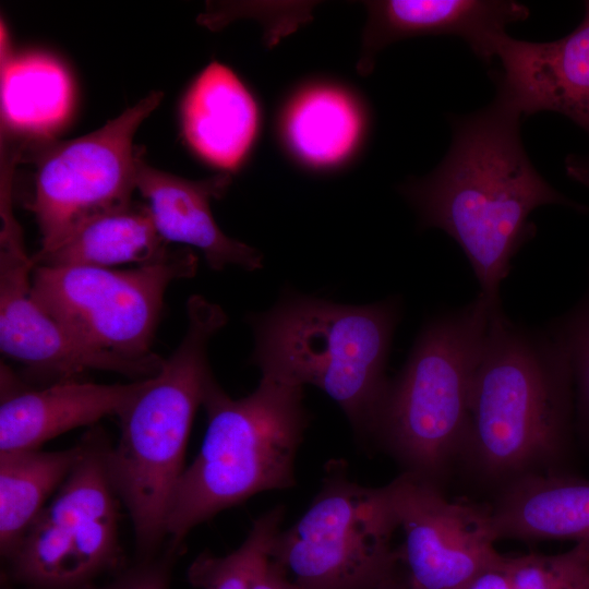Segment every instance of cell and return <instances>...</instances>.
<instances>
[{
  "instance_id": "cell-28",
  "label": "cell",
  "mask_w": 589,
  "mask_h": 589,
  "mask_svg": "<svg viewBox=\"0 0 589 589\" xmlns=\"http://www.w3.org/2000/svg\"><path fill=\"white\" fill-rule=\"evenodd\" d=\"M250 589H299L287 572L269 558L254 579Z\"/></svg>"
},
{
  "instance_id": "cell-6",
  "label": "cell",
  "mask_w": 589,
  "mask_h": 589,
  "mask_svg": "<svg viewBox=\"0 0 589 589\" xmlns=\"http://www.w3.org/2000/svg\"><path fill=\"white\" fill-rule=\"evenodd\" d=\"M500 302L479 293L429 321L402 370L388 382L372 434L405 472L437 484L461 454L474 372L492 309Z\"/></svg>"
},
{
  "instance_id": "cell-23",
  "label": "cell",
  "mask_w": 589,
  "mask_h": 589,
  "mask_svg": "<svg viewBox=\"0 0 589 589\" xmlns=\"http://www.w3.org/2000/svg\"><path fill=\"white\" fill-rule=\"evenodd\" d=\"M285 508L275 506L254 520L244 541L227 555L204 551L190 564L187 578L196 589H250L271 558L274 540L281 530Z\"/></svg>"
},
{
  "instance_id": "cell-2",
  "label": "cell",
  "mask_w": 589,
  "mask_h": 589,
  "mask_svg": "<svg viewBox=\"0 0 589 589\" xmlns=\"http://www.w3.org/2000/svg\"><path fill=\"white\" fill-rule=\"evenodd\" d=\"M568 360L552 334L491 312L474 372L462 448L490 479L556 472L570 442L574 406Z\"/></svg>"
},
{
  "instance_id": "cell-9",
  "label": "cell",
  "mask_w": 589,
  "mask_h": 589,
  "mask_svg": "<svg viewBox=\"0 0 589 589\" xmlns=\"http://www.w3.org/2000/svg\"><path fill=\"white\" fill-rule=\"evenodd\" d=\"M161 98L163 92H152L101 128L73 140L25 139L19 160L34 165L27 208L39 228V253L59 247L87 220L133 202L141 148L133 139Z\"/></svg>"
},
{
  "instance_id": "cell-19",
  "label": "cell",
  "mask_w": 589,
  "mask_h": 589,
  "mask_svg": "<svg viewBox=\"0 0 589 589\" xmlns=\"http://www.w3.org/2000/svg\"><path fill=\"white\" fill-rule=\"evenodd\" d=\"M496 540H573L589 545V480L562 471L505 485L491 507Z\"/></svg>"
},
{
  "instance_id": "cell-26",
  "label": "cell",
  "mask_w": 589,
  "mask_h": 589,
  "mask_svg": "<svg viewBox=\"0 0 589 589\" xmlns=\"http://www.w3.org/2000/svg\"><path fill=\"white\" fill-rule=\"evenodd\" d=\"M173 553L161 557L137 561L134 566L119 570L108 584L95 589H169Z\"/></svg>"
},
{
  "instance_id": "cell-24",
  "label": "cell",
  "mask_w": 589,
  "mask_h": 589,
  "mask_svg": "<svg viewBox=\"0 0 589 589\" xmlns=\"http://www.w3.org/2000/svg\"><path fill=\"white\" fill-rule=\"evenodd\" d=\"M589 545L576 543L569 551L512 557L510 589H587Z\"/></svg>"
},
{
  "instance_id": "cell-20",
  "label": "cell",
  "mask_w": 589,
  "mask_h": 589,
  "mask_svg": "<svg viewBox=\"0 0 589 589\" xmlns=\"http://www.w3.org/2000/svg\"><path fill=\"white\" fill-rule=\"evenodd\" d=\"M171 249L158 233L148 206L137 202L98 215L59 247L32 256L35 266L109 267L123 263L149 264Z\"/></svg>"
},
{
  "instance_id": "cell-18",
  "label": "cell",
  "mask_w": 589,
  "mask_h": 589,
  "mask_svg": "<svg viewBox=\"0 0 589 589\" xmlns=\"http://www.w3.org/2000/svg\"><path fill=\"white\" fill-rule=\"evenodd\" d=\"M182 132L206 163L236 170L260 129V109L248 87L227 65L212 61L195 77L181 105Z\"/></svg>"
},
{
  "instance_id": "cell-29",
  "label": "cell",
  "mask_w": 589,
  "mask_h": 589,
  "mask_svg": "<svg viewBox=\"0 0 589 589\" xmlns=\"http://www.w3.org/2000/svg\"><path fill=\"white\" fill-rule=\"evenodd\" d=\"M371 589H409L405 573L400 564L398 567Z\"/></svg>"
},
{
  "instance_id": "cell-4",
  "label": "cell",
  "mask_w": 589,
  "mask_h": 589,
  "mask_svg": "<svg viewBox=\"0 0 589 589\" xmlns=\"http://www.w3.org/2000/svg\"><path fill=\"white\" fill-rule=\"evenodd\" d=\"M202 406L207 426L197 456L185 467L167 516L168 549L200 524L253 495L291 488L309 413L303 387L262 374L248 396L231 398L208 382Z\"/></svg>"
},
{
  "instance_id": "cell-25",
  "label": "cell",
  "mask_w": 589,
  "mask_h": 589,
  "mask_svg": "<svg viewBox=\"0 0 589 589\" xmlns=\"http://www.w3.org/2000/svg\"><path fill=\"white\" fill-rule=\"evenodd\" d=\"M549 332L568 360L579 422L589 432V291Z\"/></svg>"
},
{
  "instance_id": "cell-21",
  "label": "cell",
  "mask_w": 589,
  "mask_h": 589,
  "mask_svg": "<svg viewBox=\"0 0 589 589\" xmlns=\"http://www.w3.org/2000/svg\"><path fill=\"white\" fill-rule=\"evenodd\" d=\"M1 41L2 128L15 133L47 137L68 118L73 86L65 69L55 58L29 52L9 56Z\"/></svg>"
},
{
  "instance_id": "cell-17",
  "label": "cell",
  "mask_w": 589,
  "mask_h": 589,
  "mask_svg": "<svg viewBox=\"0 0 589 589\" xmlns=\"http://www.w3.org/2000/svg\"><path fill=\"white\" fill-rule=\"evenodd\" d=\"M368 121L363 101L351 89L316 81L288 97L279 112L277 131L294 161L312 170H330L359 152Z\"/></svg>"
},
{
  "instance_id": "cell-3",
  "label": "cell",
  "mask_w": 589,
  "mask_h": 589,
  "mask_svg": "<svg viewBox=\"0 0 589 589\" xmlns=\"http://www.w3.org/2000/svg\"><path fill=\"white\" fill-rule=\"evenodd\" d=\"M187 315L177 349L117 416L120 435L107 450V472L131 518L137 561L155 557L167 538L168 510L185 469L193 419L213 377L208 344L228 320L218 304L199 294L189 298Z\"/></svg>"
},
{
  "instance_id": "cell-14",
  "label": "cell",
  "mask_w": 589,
  "mask_h": 589,
  "mask_svg": "<svg viewBox=\"0 0 589 589\" xmlns=\"http://www.w3.org/2000/svg\"><path fill=\"white\" fill-rule=\"evenodd\" d=\"M366 22L357 62L369 75L378 52L401 39L429 35H456L485 63L496 57L506 25L529 15L526 5L512 0H373L364 1Z\"/></svg>"
},
{
  "instance_id": "cell-12",
  "label": "cell",
  "mask_w": 589,
  "mask_h": 589,
  "mask_svg": "<svg viewBox=\"0 0 589 589\" xmlns=\"http://www.w3.org/2000/svg\"><path fill=\"white\" fill-rule=\"evenodd\" d=\"M34 268L17 221L2 223L0 349L5 357L22 363L32 375L57 382L75 380L89 370L116 372L136 381L159 372L163 358L132 361L96 350L49 315L31 293Z\"/></svg>"
},
{
  "instance_id": "cell-7",
  "label": "cell",
  "mask_w": 589,
  "mask_h": 589,
  "mask_svg": "<svg viewBox=\"0 0 589 589\" xmlns=\"http://www.w3.org/2000/svg\"><path fill=\"white\" fill-rule=\"evenodd\" d=\"M387 485L369 488L332 460L305 513L276 536L271 558L299 589H371L400 564Z\"/></svg>"
},
{
  "instance_id": "cell-8",
  "label": "cell",
  "mask_w": 589,
  "mask_h": 589,
  "mask_svg": "<svg viewBox=\"0 0 589 589\" xmlns=\"http://www.w3.org/2000/svg\"><path fill=\"white\" fill-rule=\"evenodd\" d=\"M70 474L5 560V580L24 589H95L119 569L118 498L106 456L110 442L95 425Z\"/></svg>"
},
{
  "instance_id": "cell-16",
  "label": "cell",
  "mask_w": 589,
  "mask_h": 589,
  "mask_svg": "<svg viewBox=\"0 0 589 589\" xmlns=\"http://www.w3.org/2000/svg\"><path fill=\"white\" fill-rule=\"evenodd\" d=\"M1 366L0 452L38 449L72 429L94 426L106 416H118L142 385L55 382L45 388L16 386Z\"/></svg>"
},
{
  "instance_id": "cell-10",
  "label": "cell",
  "mask_w": 589,
  "mask_h": 589,
  "mask_svg": "<svg viewBox=\"0 0 589 589\" xmlns=\"http://www.w3.org/2000/svg\"><path fill=\"white\" fill-rule=\"evenodd\" d=\"M196 271L197 257L189 249L171 250L160 261L125 271L37 265L31 293L49 315L94 349L152 361L160 358L151 345L166 289Z\"/></svg>"
},
{
  "instance_id": "cell-13",
  "label": "cell",
  "mask_w": 589,
  "mask_h": 589,
  "mask_svg": "<svg viewBox=\"0 0 589 589\" xmlns=\"http://www.w3.org/2000/svg\"><path fill=\"white\" fill-rule=\"evenodd\" d=\"M585 16L568 35L533 43L501 37L496 57L497 94L522 118L539 111L561 113L589 134V1ZM569 173L589 184V155L568 161Z\"/></svg>"
},
{
  "instance_id": "cell-15",
  "label": "cell",
  "mask_w": 589,
  "mask_h": 589,
  "mask_svg": "<svg viewBox=\"0 0 589 589\" xmlns=\"http://www.w3.org/2000/svg\"><path fill=\"white\" fill-rule=\"evenodd\" d=\"M231 183L228 172L190 180L148 165L140 148L135 185L147 200L154 225L166 242L199 249L214 271L236 265L245 271L263 266L262 253L232 239L216 224L211 201L225 195Z\"/></svg>"
},
{
  "instance_id": "cell-22",
  "label": "cell",
  "mask_w": 589,
  "mask_h": 589,
  "mask_svg": "<svg viewBox=\"0 0 589 589\" xmlns=\"http://www.w3.org/2000/svg\"><path fill=\"white\" fill-rule=\"evenodd\" d=\"M82 452L81 442L55 452H0V552L4 561L75 467Z\"/></svg>"
},
{
  "instance_id": "cell-27",
  "label": "cell",
  "mask_w": 589,
  "mask_h": 589,
  "mask_svg": "<svg viewBox=\"0 0 589 589\" xmlns=\"http://www.w3.org/2000/svg\"><path fill=\"white\" fill-rule=\"evenodd\" d=\"M512 557L502 555L455 589H510Z\"/></svg>"
},
{
  "instance_id": "cell-11",
  "label": "cell",
  "mask_w": 589,
  "mask_h": 589,
  "mask_svg": "<svg viewBox=\"0 0 589 589\" xmlns=\"http://www.w3.org/2000/svg\"><path fill=\"white\" fill-rule=\"evenodd\" d=\"M388 488L409 589H455L502 557L491 507L449 501L437 484L408 472Z\"/></svg>"
},
{
  "instance_id": "cell-1",
  "label": "cell",
  "mask_w": 589,
  "mask_h": 589,
  "mask_svg": "<svg viewBox=\"0 0 589 589\" xmlns=\"http://www.w3.org/2000/svg\"><path fill=\"white\" fill-rule=\"evenodd\" d=\"M521 113L502 95L486 108L454 119L453 142L428 176L400 193L423 228H438L467 256L483 296L500 300L512 260L534 233L530 214L548 204L584 211L532 166L521 142Z\"/></svg>"
},
{
  "instance_id": "cell-5",
  "label": "cell",
  "mask_w": 589,
  "mask_h": 589,
  "mask_svg": "<svg viewBox=\"0 0 589 589\" xmlns=\"http://www.w3.org/2000/svg\"><path fill=\"white\" fill-rule=\"evenodd\" d=\"M400 303L352 305L287 292L268 311L251 314V362L262 374L334 399L356 432L372 433L388 382L385 368Z\"/></svg>"
},
{
  "instance_id": "cell-30",
  "label": "cell",
  "mask_w": 589,
  "mask_h": 589,
  "mask_svg": "<svg viewBox=\"0 0 589 589\" xmlns=\"http://www.w3.org/2000/svg\"><path fill=\"white\" fill-rule=\"evenodd\" d=\"M587 589H589V584H588V586H587Z\"/></svg>"
}]
</instances>
